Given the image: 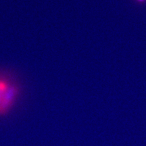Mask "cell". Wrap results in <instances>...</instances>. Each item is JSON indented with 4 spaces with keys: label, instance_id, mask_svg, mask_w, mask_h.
I'll list each match as a JSON object with an SVG mask.
<instances>
[{
    "label": "cell",
    "instance_id": "cell-1",
    "mask_svg": "<svg viewBox=\"0 0 146 146\" xmlns=\"http://www.w3.org/2000/svg\"><path fill=\"white\" fill-rule=\"evenodd\" d=\"M22 92V86L16 76L8 70H0V116L13 109Z\"/></svg>",
    "mask_w": 146,
    "mask_h": 146
},
{
    "label": "cell",
    "instance_id": "cell-2",
    "mask_svg": "<svg viewBox=\"0 0 146 146\" xmlns=\"http://www.w3.org/2000/svg\"><path fill=\"white\" fill-rule=\"evenodd\" d=\"M136 1L139 3H143V2H145L146 0H136Z\"/></svg>",
    "mask_w": 146,
    "mask_h": 146
}]
</instances>
